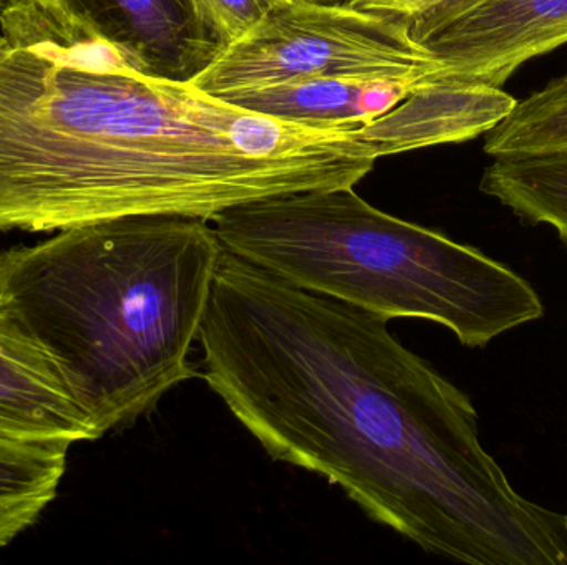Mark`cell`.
<instances>
[{
	"label": "cell",
	"instance_id": "9a60e30c",
	"mask_svg": "<svg viewBox=\"0 0 567 565\" xmlns=\"http://www.w3.org/2000/svg\"><path fill=\"white\" fill-rule=\"evenodd\" d=\"M443 2L445 0H359L355 9L412 20Z\"/></svg>",
	"mask_w": 567,
	"mask_h": 565
},
{
	"label": "cell",
	"instance_id": "e0dca14e",
	"mask_svg": "<svg viewBox=\"0 0 567 565\" xmlns=\"http://www.w3.org/2000/svg\"><path fill=\"white\" fill-rule=\"evenodd\" d=\"M10 2H13V0H0V10H2L3 7L9 6Z\"/></svg>",
	"mask_w": 567,
	"mask_h": 565
},
{
	"label": "cell",
	"instance_id": "4fadbf2b",
	"mask_svg": "<svg viewBox=\"0 0 567 565\" xmlns=\"http://www.w3.org/2000/svg\"><path fill=\"white\" fill-rule=\"evenodd\" d=\"M558 149H567V72L516 103L485 138V153L493 158Z\"/></svg>",
	"mask_w": 567,
	"mask_h": 565
},
{
	"label": "cell",
	"instance_id": "30bf717a",
	"mask_svg": "<svg viewBox=\"0 0 567 565\" xmlns=\"http://www.w3.org/2000/svg\"><path fill=\"white\" fill-rule=\"evenodd\" d=\"M423 85L385 76H317L261 86L225 100L293 125L359 129L382 118Z\"/></svg>",
	"mask_w": 567,
	"mask_h": 565
},
{
	"label": "cell",
	"instance_id": "9c48e42d",
	"mask_svg": "<svg viewBox=\"0 0 567 565\" xmlns=\"http://www.w3.org/2000/svg\"><path fill=\"white\" fill-rule=\"evenodd\" d=\"M0 435L95 440L92 425L45 355L0 312Z\"/></svg>",
	"mask_w": 567,
	"mask_h": 565
},
{
	"label": "cell",
	"instance_id": "3957f363",
	"mask_svg": "<svg viewBox=\"0 0 567 565\" xmlns=\"http://www.w3.org/2000/svg\"><path fill=\"white\" fill-rule=\"evenodd\" d=\"M225 249L209 221L140 215L0 252V312L45 355L102 438L183 381Z\"/></svg>",
	"mask_w": 567,
	"mask_h": 565
},
{
	"label": "cell",
	"instance_id": "7c38bea8",
	"mask_svg": "<svg viewBox=\"0 0 567 565\" xmlns=\"http://www.w3.org/2000/svg\"><path fill=\"white\" fill-rule=\"evenodd\" d=\"M480 189L523 221L555 229L567 245V149L496 156Z\"/></svg>",
	"mask_w": 567,
	"mask_h": 565
},
{
	"label": "cell",
	"instance_id": "52a82bcc",
	"mask_svg": "<svg viewBox=\"0 0 567 565\" xmlns=\"http://www.w3.org/2000/svg\"><path fill=\"white\" fill-rule=\"evenodd\" d=\"M118 50L138 72L192 83L226 49L195 0H42Z\"/></svg>",
	"mask_w": 567,
	"mask_h": 565
},
{
	"label": "cell",
	"instance_id": "ac0fdd59",
	"mask_svg": "<svg viewBox=\"0 0 567 565\" xmlns=\"http://www.w3.org/2000/svg\"><path fill=\"white\" fill-rule=\"evenodd\" d=\"M565 527H566V533H567V516H565Z\"/></svg>",
	"mask_w": 567,
	"mask_h": 565
},
{
	"label": "cell",
	"instance_id": "8fae6325",
	"mask_svg": "<svg viewBox=\"0 0 567 565\" xmlns=\"http://www.w3.org/2000/svg\"><path fill=\"white\" fill-rule=\"evenodd\" d=\"M70 447L69 441L0 435V550L33 526L55 500Z\"/></svg>",
	"mask_w": 567,
	"mask_h": 565
},
{
	"label": "cell",
	"instance_id": "5bb4252c",
	"mask_svg": "<svg viewBox=\"0 0 567 565\" xmlns=\"http://www.w3.org/2000/svg\"><path fill=\"white\" fill-rule=\"evenodd\" d=\"M278 0H195L199 13L228 46L251 29Z\"/></svg>",
	"mask_w": 567,
	"mask_h": 565
},
{
	"label": "cell",
	"instance_id": "7a4b0ae2",
	"mask_svg": "<svg viewBox=\"0 0 567 565\" xmlns=\"http://www.w3.org/2000/svg\"><path fill=\"white\" fill-rule=\"evenodd\" d=\"M0 231L140 215L213 221L362 179L346 129L293 125L133 69L42 0L0 10Z\"/></svg>",
	"mask_w": 567,
	"mask_h": 565
},
{
	"label": "cell",
	"instance_id": "277c9868",
	"mask_svg": "<svg viewBox=\"0 0 567 565\" xmlns=\"http://www.w3.org/2000/svg\"><path fill=\"white\" fill-rule=\"evenodd\" d=\"M213 222L225 251L303 291L385 321L435 322L465 347L545 315L538 292L508 265L373 208L350 186L256 199Z\"/></svg>",
	"mask_w": 567,
	"mask_h": 565
},
{
	"label": "cell",
	"instance_id": "6da1fadb",
	"mask_svg": "<svg viewBox=\"0 0 567 565\" xmlns=\"http://www.w3.org/2000/svg\"><path fill=\"white\" fill-rule=\"evenodd\" d=\"M386 325L223 251L203 377L272 460L326 478L425 553L567 565L565 514L513 488L472 398Z\"/></svg>",
	"mask_w": 567,
	"mask_h": 565
},
{
	"label": "cell",
	"instance_id": "ba28073f",
	"mask_svg": "<svg viewBox=\"0 0 567 565\" xmlns=\"http://www.w3.org/2000/svg\"><path fill=\"white\" fill-rule=\"evenodd\" d=\"M502 86L435 80L363 128L380 158L466 142L492 132L516 106Z\"/></svg>",
	"mask_w": 567,
	"mask_h": 565
},
{
	"label": "cell",
	"instance_id": "8992f818",
	"mask_svg": "<svg viewBox=\"0 0 567 565\" xmlns=\"http://www.w3.org/2000/svg\"><path fill=\"white\" fill-rule=\"evenodd\" d=\"M442 63L436 80L503 86L529 60L567 43V0H445L409 20Z\"/></svg>",
	"mask_w": 567,
	"mask_h": 565
},
{
	"label": "cell",
	"instance_id": "2e32d148",
	"mask_svg": "<svg viewBox=\"0 0 567 565\" xmlns=\"http://www.w3.org/2000/svg\"><path fill=\"white\" fill-rule=\"evenodd\" d=\"M299 2L322 3V6L355 7L359 0H299Z\"/></svg>",
	"mask_w": 567,
	"mask_h": 565
},
{
	"label": "cell",
	"instance_id": "5b68a950",
	"mask_svg": "<svg viewBox=\"0 0 567 565\" xmlns=\"http://www.w3.org/2000/svg\"><path fill=\"white\" fill-rule=\"evenodd\" d=\"M442 70V63L413 40L409 20L355 7L278 0L192 83L225 100L317 76H385L429 83Z\"/></svg>",
	"mask_w": 567,
	"mask_h": 565
}]
</instances>
